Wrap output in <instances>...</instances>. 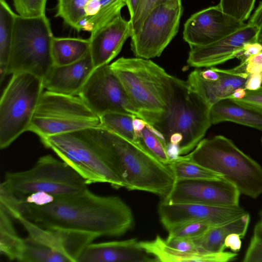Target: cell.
I'll return each mask as SVG.
<instances>
[{
    "instance_id": "30",
    "label": "cell",
    "mask_w": 262,
    "mask_h": 262,
    "mask_svg": "<svg viewBox=\"0 0 262 262\" xmlns=\"http://www.w3.org/2000/svg\"><path fill=\"white\" fill-rule=\"evenodd\" d=\"M168 166L176 181L215 179L223 177L222 174L189 161L183 156L172 160Z\"/></svg>"
},
{
    "instance_id": "29",
    "label": "cell",
    "mask_w": 262,
    "mask_h": 262,
    "mask_svg": "<svg viewBox=\"0 0 262 262\" xmlns=\"http://www.w3.org/2000/svg\"><path fill=\"white\" fill-rule=\"evenodd\" d=\"M21 262H70L63 254L33 238H24Z\"/></svg>"
},
{
    "instance_id": "7",
    "label": "cell",
    "mask_w": 262,
    "mask_h": 262,
    "mask_svg": "<svg viewBox=\"0 0 262 262\" xmlns=\"http://www.w3.org/2000/svg\"><path fill=\"white\" fill-rule=\"evenodd\" d=\"M53 37L46 14L30 17L17 14L7 75L27 72L43 79L54 66Z\"/></svg>"
},
{
    "instance_id": "46",
    "label": "cell",
    "mask_w": 262,
    "mask_h": 262,
    "mask_svg": "<svg viewBox=\"0 0 262 262\" xmlns=\"http://www.w3.org/2000/svg\"><path fill=\"white\" fill-rule=\"evenodd\" d=\"M248 24L260 29L262 27V1L248 21Z\"/></svg>"
},
{
    "instance_id": "18",
    "label": "cell",
    "mask_w": 262,
    "mask_h": 262,
    "mask_svg": "<svg viewBox=\"0 0 262 262\" xmlns=\"http://www.w3.org/2000/svg\"><path fill=\"white\" fill-rule=\"evenodd\" d=\"M29 235L66 255L70 262H78L86 247L99 236L76 230L42 228L22 215L17 220Z\"/></svg>"
},
{
    "instance_id": "32",
    "label": "cell",
    "mask_w": 262,
    "mask_h": 262,
    "mask_svg": "<svg viewBox=\"0 0 262 262\" xmlns=\"http://www.w3.org/2000/svg\"><path fill=\"white\" fill-rule=\"evenodd\" d=\"M136 143L163 163L168 165L169 157L165 145L152 126L146 122L144 127L136 134Z\"/></svg>"
},
{
    "instance_id": "4",
    "label": "cell",
    "mask_w": 262,
    "mask_h": 262,
    "mask_svg": "<svg viewBox=\"0 0 262 262\" xmlns=\"http://www.w3.org/2000/svg\"><path fill=\"white\" fill-rule=\"evenodd\" d=\"M138 117L150 125L166 112L173 76L149 59L121 57L110 64Z\"/></svg>"
},
{
    "instance_id": "35",
    "label": "cell",
    "mask_w": 262,
    "mask_h": 262,
    "mask_svg": "<svg viewBox=\"0 0 262 262\" xmlns=\"http://www.w3.org/2000/svg\"><path fill=\"white\" fill-rule=\"evenodd\" d=\"M19 198L1 183L0 186V208L5 210L12 219L17 220L21 215Z\"/></svg>"
},
{
    "instance_id": "52",
    "label": "cell",
    "mask_w": 262,
    "mask_h": 262,
    "mask_svg": "<svg viewBox=\"0 0 262 262\" xmlns=\"http://www.w3.org/2000/svg\"><path fill=\"white\" fill-rule=\"evenodd\" d=\"M261 145H262V137H261Z\"/></svg>"
},
{
    "instance_id": "5",
    "label": "cell",
    "mask_w": 262,
    "mask_h": 262,
    "mask_svg": "<svg viewBox=\"0 0 262 262\" xmlns=\"http://www.w3.org/2000/svg\"><path fill=\"white\" fill-rule=\"evenodd\" d=\"M112 168L129 190L150 192L165 198L175 182L168 167L137 143L106 129Z\"/></svg>"
},
{
    "instance_id": "9",
    "label": "cell",
    "mask_w": 262,
    "mask_h": 262,
    "mask_svg": "<svg viewBox=\"0 0 262 262\" xmlns=\"http://www.w3.org/2000/svg\"><path fill=\"white\" fill-rule=\"evenodd\" d=\"M3 182L20 199L37 192L63 196L88 189L85 180L75 170L49 155L40 157L33 167L27 170L7 172Z\"/></svg>"
},
{
    "instance_id": "36",
    "label": "cell",
    "mask_w": 262,
    "mask_h": 262,
    "mask_svg": "<svg viewBox=\"0 0 262 262\" xmlns=\"http://www.w3.org/2000/svg\"><path fill=\"white\" fill-rule=\"evenodd\" d=\"M47 0H13L18 14L24 17H37L46 14Z\"/></svg>"
},
{
    "instance_id": "23",
    "label": "cell",
    "mask_w": 262,
    "mask_h": 262,
    "mask_svg": "<svg viewBox=\"0 0 262 262\" xmlns=\"http://www.w3.org/2000/svg\"><path fill=\"white\" fill-rule=\"evenodd\" d=\"M138 245L154 256L157 261L163 262H229L235 260L236 252L223 251L219 253H190L171 248L160 235L149 241H139Z\"/></svg>"
},
{
    "instance_id": "44",
    "label": "cell",
    "mask_w": 262,
    "mask_h": 262,
    "mask_svg": "<svg viewBox=\"0 0 262 262\" xmlns=\"http://www.w3.org/2000/svg\"><path fill=\"white\" fill-rule=\"evenodd\" d=\"M262 86V72H254L249 75L245 89L247 91H257Z\"/></svg>"
},
{
    "instance_id": "47",
    "label": "cell",
    "mask_w": 262,
    "mask_h": 262,
    "mask_svg": "<svg viewBox=\"0 0 262 262\" xmlns=\"http://www.w3.org/2000/svg\"><path fill=\"white\" fill-rule=\"evenodd\" d=\"M140 0H126L130 18L135 15Z\"/></svg>"
},
{
    "instance_id": "49",
    "label": "cell",
    "mask_w": 262,
    "mask_h": 262,
    "mask_svg": "<svg viewBox=\"0 0 262 262\" xmlns=\"http://www.w3.org/2000/svg\"><path fill=\"white\" fill-rule=\"evenodd\" d=\"M259 215L260 220L255 225L254 228V231H262V209L259 212Z\"/></svg>"
},
{
    "instance_id": "17",
    "label": "cell",
    "mask_w": 262,
    "mask_h": 262,
    "mask_svg": "<svg viewBox=\"0 0 262 262\" xmlns=\"http://www.w3.org/2000/svg\"><path fill=\"white\" fill-rule=\"evenodd\" d=\"M259 29L247 25L212 43L190 47L187 62L196 68H211L234 58L238 59L244 45L257 41Z\"/></svg>"
},
{
    "instance_id": "20",
    "label": "cell",
    "mask_w": 262,
    "mask_h": 262,
    "mask_svg": "<svg viewBox=\"0 0 262 262\" xmlns=\"http://www.w3.org/2000/svg\"><path fill=\"white\" fill-rule=\"evenodd\" d=\"M219 72L217 80L209 81L201 78L195 69L189 74L186 81L190 88L211 106L229 97L235 89H245L249 75L243 61L232 69H219Z\"/></svg>"
},
{
    "instance_id": "24",
    "label": "cell",
    "mask_w": 262,
    "mask_h": 262,
    "mask_svg": "<svg viewBox=\"0 0 262 262\" xmlns=\"http://www.w3.org/2000/svg\"><path fill=\"white\" fill-rule=\"evenodd\" d=\"M210 119L212 124L228 121L262 132V112L230 98L221 99L211 105Z\"/></svg>"
},
{
    "instance_id": "21",
    "label": "cell",
    "mask_w": 262,
    "mask_h": 262,
    "mask_svg": "<svg viewBox=\"0 0 262 262\" xmlns=\"http://www.w3.org/2000/svg\"><path fill=\"white\" fill-rule=\"evenodd\" d=\"M136 238L121 241L91 243L84 249L78 262H152L156 258L138 245Z\"/></svg>"
},
{
    "instance_id": "25",
    "label": "cell",
    "mask_w": 262,
    "mask_h": 262,
    "mask_svg": "<svg viewBox=\"0 0 262 262\" xmlns=\"http://www.w3.org/2000/svg\"><path fill=\"white\" fill-rule=\"evenodd\" d=\"M248 212L228 223L213 226L201 236L192 241L202 253H219L225 251V241L231 233H237L243 238L250 223Z\"/></svg>"
},
{
    "instance_id": "39",
    "label": "cell",
    "mask_w": 262,
    "mask_h": 262,
    "mask_svg": "<svg viewBox=\"0 0 262 262\" xmlns=\"http://www.w3.org/2000/svg\"><path fill=\"white\" fill-rule=\"evenodd\" d=\"M241 104L262 112V90L247 91L245 97L242 99H233Z\"/></svg>"
},
{
    "instance_id": "13",
    "label": "cell",
    "mask_w": 262,
    "mask_h": 262,
    "mask_svg": "<svg viewBox=\"0 0 262 262\" xmlns=\"http://www.w3.org/2000/svg\"><path fill=\"white\" fill-rule=\"evenodd\" d=\"M240 193L223 177L220 179L176 181L166 203H194L217 206L239 205Z\"/></svg>"
},
{
    "instance_id": "38",
    "label": "cell",
    "mask_w": 262,
    "mask_h": 262,
    "mask_svg": "<svg viewBox=\"0 0 262 262\" xmlns=\"http://www.w3.org/2000/svg\"><path fill=\"white\" fill-rule=\"evenodd\" d=\"M243 261L262 262V237L253 234Z\"/></svg>"
},
{
    "instance_id": "15",
    "label": "cell",
    "mask_w": 262,
    "mask_h": 262,
    "mask_svg": "<svg viewBox=\"0 0 262 262\" xmlns=\"http://www.w3.org/2000/svg\"><path fill=\"white\" fill-rule=\"evenodd\" d=\"M247 25L223 12L218 4L192 14L184 24L183 39L190 47L206 46Z\"/></svg>"
},
{
    "instance_id": "50",
    "label": "cell",
    "mask_w": 262,
    "mask_h": 262,
    "mask_svg": "<svg viewBox=\"0 0 262 262\" xmlns=\"http://www.w3.org/2000/svg\"><path fill=\"white\" fill-rule=\"evenodd\" d=\"M257 41L262 44V27L259 30Z\"/></svg>"
},
{
    "instance_id": "42",
    "label": "cell",
    "mask_w": 262,
    "mask_h": 262,
    "mask_svg": "<svg viewBox=\"0 0 262 262\" xmlns=\"http://www.w3.org/2000/svg\"><path fill=\"white\" fill-rule=\"evenodd\" d=\"M241 61L244 62L246 71L249 74L262 72V52Z\"/></svg>"
},
{
    "instance_id": "28",
    "label": "cell",
    "mask_w": 262,
    "mask_h": 262,
    "mask_svg": "<svg viewBox=\"0 0 262 262\" xmlns=\"http://www.w3.org/2000/svg\"><path fill=\"white\" fill-rule=\"evenodd\" d=\"M12 219L5 210L0 208V253L10 260L20 261L24 238L18 235Z\"/></svg>"
},
{
    "instance_id": "27",
    "label": "cell",
    "mask_w": 262,
    "mask_h": 262,
    "mask_svg": "<svg viewBox=\"0 0 262 262\" xmlns=\"http://www.w3.org/2000/svg\"><path fill=\"white\" fill-rule=\"evenodd\" d=\"M17 14L6 0H0V81L7 75L14 25Z\"/></svg>"
},
{
    "instance_id": "1",
    "label": "cell",
    "mask_w": 262,
    "mask_h": 262,
    "mask_svg": "<svg viewBox=\"0 0 262 262\" xmlns=\"http://www.w3.org/2000/svg\"><path fill=\"white\" fill-rule=\"evenodd\" d=\"M21 215L42 228L89 232L98 236H119L129 230L134 219L130 207L119 196H101L89 189L54 197L44 205L21 201Z\"/></svg>"
},
{
    "instance_id": "8",
    "label": "cell",
    "mask_w": 262,
    "mask_h": 262,
    "mask_svg": "<svg viewBox=\"0 0 262 262\" xmlns=\"http://www.w3.org/2000/svg\"><path fill=\"white\" fill-rule=\"evenodd\" d=\"M101 127L100 117L78 95L46 90L34 113L28 131L42 139L85 128Z\"/></svg>"
},
{
    "instance_id": "14",
    "label": "cell",
    "mask_w": 262,
    "mask_h": 262,
    "mask_svg": "<svg viewBox=\"0 0 262 262\" xmlns=\"http://www.w3.org/2000/svg\"><path fill=\"white\" fill-rule=\"evenodd\" d=\"M126 0H57L55 17L77 32L93 33L121 14Z\"/></svg>"
},
{
    "instance_id": "26",
    "label": "cell",
    "mask_w": 262,
    "mask_h": 262,
    "mask_svg": "<svg viewBox=\"0 0 262 262\" xmlns=\"http://www.w3.org/2000/svg\"><path fill=\"white\" fill-rule=\"evenodd\" d=\"M90 51V40L75 37L53 38L52 53L54 66H65L75 62Z\"/></svg>"
},
{
    "instance_id": "45",
    "label": "cell",
    "mask_w": 262,
    "mask_h": 262,
    "mask_svg": "<svg viewBox=\"0 0 262 262\" xmlns=\"http://www.w3.org/2000/svg\"><path fill=\"white\" fill-rule=\"evenodd\" d=\"M241 236L237 233H231L225 239V247L230 248L233 252L239 251L242 246Z\"/></svg>"
},
{
    "instance_id": "48",
    "label": "cell",
    "mask_w": 262,
    "mask_h": 262,
    "mask_svg": "<svg viewBox=\"0 0 262 262\" xmlns=\"http://www.w3.org/2000/svg\"><path fill=\"white\" fill-rule=\"evenodd\" d=\"M247 94V90L244 88H239L235 89L232 94L227 98L232 99H242L244 98Z\"/></svg>"
},
{
    "instance_id": "43",
    "label": "cell",
    "mask_w": 262,
    "mask_h": 262,
    "mask_svg": "<svg viewBox=\"0 0 262 262\" xmlns=\"http://www.w3.org/2000/svg\"><path fill=\"white\" fill-rule=\"evenodd\" d=\"M261 52H262V44L257 41L248 42L244 45L238 59L241 61L244 60Z\"/></svg>"
},
{
    "instance_id": "40",
    "label": "cell",
    "mask_w": 262,
    "mask_h": 262,
    "mask_svg": "<svg viewBox=\"0 0 262 262\" xmlns=\"http://www.w3.org/2000/svg\"><path fill=\"white\" fill-rule=\"evenodd\" d=\"M165 241L168 246L180 251L190 253H200L191 239L171 238L166 239Z\"/></svg>"
},
{
    "instance_id": "6",
    "label": "cell",
    "mask_w": 262,
    "mask_h": 262,
    "mask_svg": "<svg viewBox=\"0 0 262 262\" xmlns=\"http://www.w3.org/2000/svg\"><path fill=\"white\" fill-rule=\"evenodd\" d=\"M183 156L222 174L241 194L256 199L262 194L261 166L223 136L202 139Z\"/></svg>"
},
{
    "instance_id": "2",
    "label": "cell",
    "mask_w": 262,
    "mask_h": 262,
    "mask_svg": "<svg viewBox=\"0 0 262 262\" xmlns=\"http://www.w3.org/2000/svg\"><path fill=\"white\" fill-rule=\"evenodd\" d=\"M211 106L186 81L173 76L167 110L151 125L166 149L169 145L177 146L180 156L185 155L195 147L212 125Z\"/></svg>"
},
{
    "instance_id": "33",
    "label": "cell",
    "mask_w": 262,
    "mask_h": 262,
    "mask_svg": "<svg viewBox=\"0 0 262 262\" xmlns=\"http://www.w3.org/2000/svg\"><path fill=\"white\" fill-rule=\"evenodd\" d=\"M212 226L203 221H190L172 227L167 231V239L184 238L194 239L203 235Z\"/></svg>"
},
{
    "instance_id": "51",
    "label": "cell",
    "mask_w": 262,
    "mask_h": 262,
    "mask_svg": "<svg viewBox=\"0 0 262 262\" xmlns=\"http://www.w3.org/2000/svg\"><path fill=\"white\" fill-rule=\"evenodd\" d=\"M253 234L262 237V231H253Z\"/></svg>"
},
{
    "instance_id": "37",
    "label": "cell",
    "mask_w": 262,
    "mask_h": 262,
    "mask_svg": "<svg viewBox=\"0 0 262 262\" xmlns=\"http://www.w3.org/2000/svg\"><path fill=\"white\" fill-rule=\"evenodd\" d=\"M169 1L170 0H140L135 15L129 20L132 29L131 37L137 33L146 16L154 7Z\"/></svg>"
},
{
    "instance_id": "53",
    "label": "cell",
    "mask_w": 262,
    "mask_h": 262,
    "mask_svg": "<svg viewBox=\"0 0 262 262\" xmlns=\"http://www.w3.org/2000/svg\"><path fill=\"white\" fill-rule=\"evenodd\" d=\"M260 89H261V90H262V86L261 87V88H260Z\"/></svg>"
},
{
    "instance_id": "10",
    "label": "cell",
    "mask_w": 262,
    "mask_h": 262,
    "mask_svg": "<svg viewBox=\"0 0 262 262\" xmlns=\"http://www.w3.org/2000/svg\"><path fill=\"white\" fill-rule=\"evenodd\" d=\"M0 100V147L9 146L28 131L43 92V79L27 72L12 74Z\"/></svg>"
},
{
    "instance_id": "12",
    "label": "cell",
    "mask_w": 262,
    "mask_h": 262,
    "mask_svg": "<svg viewBox=\"0 0 262 262\" xmlns=\"http://www.w3.org/2000/svg\"><path fill=\"white\" fill-rule=\"evenodd\" d=\"M78 96L98 116L108 112L137 114L110 64L95 68Z\"/></svg>"
},
{
    "instance_id": "3",
    "label": "cell",
    "mask_w": 262,
    "mask_h": 262,
    "mask_svg": "<svg viewBox=\"0 0 262 262\" xmlns=\"http://www.w3.org/2000/svg\"><path fill=\"white\" fill-rule=\"evenodd\" d=\"M45 147L75 170L87 184L108 183L113 187H124L114 171L106 130L88 128L54 135L42 139Z\"/></svg>"
},
{
    "instance_id": "22",
    "label": "cell",
    "mask_w": 262,
    "mask_h": 262,
    "mask_svg": "<svg viewBox=\"0 0 262 262\" xmlns=\"http://www.w3.org/2000/svg\"><path fill=\"white\" fill-rule=\"evenodd\" d=\"M95 69L90 51L71 64L53 66L43 79L46 90L69 95H78Z\"/></svg>"
},
{
    "instance_id": "16",
    "label": "cell",
    "mask_w": 262,
    "mask_h": 262,
    "mask_svg": "<svg viewBox=\"0 0 262 262\" xmlns=\"http://www.w3.org/2000/svg\"><path fill=\"white\" fill-rule=\"evenodd\" d=\"M247 212L239 205L217 206L194 203H166L161 201L158 207L160 220L167 230L190 221H203L212 226L220 225Z\"/></svg>"
},
{
    "instance_id": "11",
    "label": "cell",
    "mask_w": 262,
    "mask_h": 262,
    "mask_svg": "<svg viewBox=\"0 0 262 262\" xmlns=\"http://www.w3.org/2000/svg\"><path fill=\"white\" fill-rule=\"evenodd\" d=\"M183 10L182 0H170L154 7L131 37L134 55L145 59L160 56L177 33Z\"/></svg>"
},
{
    "instance_id": "34",
    "label": "cell",
    "mask_w": 262,
    "mask_h": 262,
    "mask_svg": "<svg viewBox=\"0 0 262 262\" xmlns=\"http://www.w3.org/2000/svg\"><path fill=\"white\" fill-rule=\"evenodd\" d=\"M256 0H220L219 4L225 13L244 22L249 17Z\"/></svg>"
},
{
    "instance_id": "19",
    "label": "cell",
    "mask_w": 262,
    "mask_h": 262,
    "mask_svg": "<svg viewBox=\"0 0 262 262\" xmlns=\"http://www.w3.org/2000/svg\"><path fill=\"white\" fill-rule=\"evenodd\" d=\"M131 35L130 21L124 19L121 14L91 33L90 52L94 68L108 64Z\"/></svg>"
},
{
    "instance_id": "41",
    "label": "cell",
    "mask_w": 262,
    "mask_h": 262,
    "mask_svg": "<svg viewBox=\"0 0 262 262\" xmlns=\"http://www.w3.org/2000/svg\"><path fill=\"white\" fill-rule=\"evenodd\" d=\"M54 196L43 192H37L31 193L20 199L22 202L34 204L36 205H44L52 202Z\"/></svg>"
},
{
    "instance_id": "31",
    "label": "cell",
    "mask_w": 262,
    "mask_h": 262,
    "mask_svg": "<svg viewBox=\"0 0 262 262\" xmlns=\"http://www.w3.org/2000/svg\"><path fill=\"white\" fill-rule=\"evenodd\" d=\"M135 117L130 114L108 112L100 116L102 127L136 143L137 138L133 126Z\"/></svg>"
}]
</instances>
